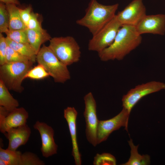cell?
<instances>
[{
    "mask_svg": "<svg viewBox=\"0 0 165 165\" xmlns=\"http://www.w3.org/2000/svg\"><path fill=\"white\" fill-rule=\"evenodd\" d=\"M44 163L35 154L28 152L22 153L20 165H44Z\"/></svg>",
    "mask_w": 165,
    "mask_h": 165,
    "instance_id": "484cf974",
    "label": "cell"
},
{
    "mask_svg": "<svg viewBox=\"0 0 165 165\" xmlns=\"http://www.w3.org/2000/svg\"><path fill=\"white\" fill-rule=\"evenodd\" d=\"M11 40L19 43H28L27 28L23 29L9 30L5 33Z\"/></svg>",
    "mask_w": 165,
    "mask_h": 165,
    "instance_id": "cb8c5ba5",
    "label": "cell"
},
{
    "mask_svg": "<svg viewBox=\"0 0 165 165\" xmlns=\"http://www.w3.org/2000/svg\"><path fill=\"white\" fill-rule=\"evenodd\" d=\"M36 61L42 65L55 82L64 83L71 78L68 66L61 62L48 46L43 45L37 53Z\"/></svg>",
    "mask_w": 165,
    "mask_h": 165,
    "instance_id": "277c9868",
    "label": "cell"
},
{
    "mask_svg": "<svg viewBox=\"0 0 165 165\" xmlns=\"http://www.w3.org/2000/svg\"><path fill=\"white\" fill-rule=\"evenodd\" d=\"M32 7L31 5L24 9H20V13L21 19L26 27L30 19Z\"/></svg>",
    "mask_w": 165,
    "mask_h": 165,
    "instance_id": "f546056e",
    "label": "cell"
},
{
    "mask_svg": "<svg viewBox=\"0 0 165 165\" xmlns=\"http://www.w3.org/2000/svg\"><path fill=\"white\" fill-rule=\"evenodd\" d=\"M163 89H165V83L159 81H152L138 85L123 96V108L130 113L133 108L142 98Z\"/></svg>",
    "mask_w": 165,
    "mask_h": 165,
    "instance_id": "52a82bcc",
    "label": "cell"
},
{
    "mask_svg": "<svg viewBox=\"0 0 165 165\" xmlns=\"http://www.w3.org/2000/svg\"><path fill=\"white\" fill-rule=\"evenodd\" d=\"M9 17V30L27 28L23 22L20 13V8L14 4H5Z\"/></svg>",
    "mask_w": 165,
    "mask_h": 165,
    "instance_id": "e0dca14e",
    "label": "cell"
},
{
    "mask_svg": "<svg viewBox=\"0 0 165 165\" xmlns=\"http://www.w3.org/2000/svg\"><path fill=\"white\" fill-rule=\"evenodd\" d=\"M138 33L164 35L165 33V14L146 15L135 27Z\"/></svg>",
    "mask_w": 165,
    "mask_h": 165,
    "instance_id": "7c38bea8",
    "label": "cell"
},
{
    "mask_svg": "<svg viewBox=\"0 0 165 165\" xmlns=\"http://www.w3.org/2000/svg\"><path fill=\"white\" fill-rule=\"evenodd\" d=\"M30 61L34 63L30 58L21 54L8 46L6 54V63Z\"/></svg>",
    "mask_w": 165,
    "mask_h": 165,
    "instance_id": "603a6c76",
    "label": "cell"
},
{
    "mask_svg": "<svg viewBox=\"0 0 165 165\" xmlns=\"http://www.w3.org/2000/svg\"><path fill=\"white\" fill-rule=\"evenodd\" d=\"M146 15V9L142 0H133L123 9L116 14L121 24L136 27Z\"/></svg>",
    "mask_w": 165,
    "mask_h": 165,
    "instance_id": "30bf717a",
    "label": "cell"
},
{
    "mask_svg": "<svg viewBox=\"0 0 165 165\" xmlns=\"http://www.w3.org/2000/svg\"><path fill=\"white\" fill-rule=\"evenodd\" d=\"M38 14L31 12L30 19L27 26L29 29L42 31L44 30L38 20Z\"/></svg>",
    "mask_w": 165,
    "mask_h": 165,
    "instance_id": "83f0119b",
    "label": "cell"
},
{
    "mask_svg": "<svg viewBox=\"0 0 165 165\" xmlns=\"http://www.w3.org/2000/svg\"><path fill=\"white\" fill-rule=\"evenodd\" d=\"M118 6V4L105 5L96 0H91L85 15L77 20L76 24L87 28L94 35L114 17Z\"/></svg>",
    "mask_w": 165,
    "mask_h": 165,
    "instance_id": "7a4b0ae2",
    "label": "cell"
},
{
    "mask_svg": "<svg viewBox=\"0 0 165 165\" xmlns=\"http://www.w3.org/2000/svg\"><path fill=\"white\" fill-rule=\"evenodd\" d=\"M31 132L30 128L26 124L9 129L4 134L9 141L7 148L16 151L20 146L26 143Z\"/></svg>",
    "mask_w": 165,
    "mask_h": 165,
    "instance_id": "9a60e30c",
    "label": "cell"
},
{
    "mask_svg": "<svg viewBox=\"0 0 165 165\" xmlns=\"http://www.w3.org/2000/svg\"><path fill=\"white\" fill-rule=\"evenodd\" d=\"M130 113L123 108L117 115L106 120H99L97 130V144L106 141L113 131L118 130L122 127L128 130V124Z\"/></svg>",
    "mask_w": 165,
    "mask_h": 165,
    "instance_id": "9c48e42d",
    "label": "cell"
},
{
    "mask_svg": "<svg viewBox=\"0 0 165 165\" xmlns=\"http://www.w3.org/2000/svg\"><path fill=\"white\" fill-rule=\"evenodd\" d=\"M19 103L10 94L9 90L0 79V106L9 111L18 108Z\"/></svg>",
    "mask_w": 165,
    "mask_h": 165,
    "instance_id": "ac0fdd59",
    "label": "cell"
},
{
    "mask_svg": "<svg viewBox=\"0 0 165 165\" xmlns=\"http://www.w3.org/2000/svg\"><path fill=\"white\" fill-rule=\"evenodd\" d=\"M142 37L137 32L135 27L122 25L119 30L113 43L98 53L101 60L120 61L141 43Z\"/></svg>",
    "mask_w": 165,
    "mask_h": 165,
    "instance_id": "6da1fadb",
    "label": "cell"
},
{
    "mask_svg": "<svg viewBox=\"0 0 165 165\" xmlns=\"http://www.w3.org/2000/svg\"><path fill=\"white\" fill-rule=\"evenodd\" d=\"M22 153L18 151H13L0 147V159L5 161L7 165H20Z\"/></svg>",
    "mask_w": 165,
    "mask_h": 165,
    "instance_id": "44dd1931",
    "label": "cell"
},
{
    "mask_svg": "<svg viewBox=\"0 0 165 165\" xmlns=\"http://www.w3.org/2000/svg\"><path fill=\"white\" fill-rule=\"evenodd\" d=\"M33 63L30 61L6 63L0 65V79L9 90L21 93L24 90L22 82Z\"/></svg>",
    "mask_w": 165,
    "mask_h": 165,
    "instance_id": "3957f363",
    "label": "cell"
},
{
    "mask_svg": "<svg viewBox=\"0 0 165 165\" xmlns=\"http://www.w3.org/2000/svg\"><path fill=\"white\" fill-rule=\"evenodd\" d=\"M0 2L5 4H14L16 5H20V2L18 0H0Z\"/></svg>",
    "mask_w": 165,
    "mask_h": 165,
    "instance_id": "4dcf8cb0",
    "label": "cell"
},
{
    "mask_svg": "<svg viewBox=\"0 0 165 165\" xmlns=\"http://www.w3.org/2000/svg\"><path fill=\"white\" fill-rule=\"evenodd\" d=\"M40 133L42 141L41 151L42 156L46 158L57 153L58 146L54 139L53 128L46 123L37 121L33 126Z\"/></svg>",
    "mask_w": 165,
    "mask_h": 165,
    "instance_id": "8fae6325",
    "label": "cell"
},
{
    "mask_svg": "<svg viewBox=\"0 0 165 165\" xmlns=\"http://www.w3.org/2000/svg\"><path fill=\"white\" fill-rule=\"evenodd\" d=\"M49 46L58 59L67 66L77 62L80 60L81 54L80 46L72 36L51 38Z\"/></svg>",
    "mask_w": 165,
    "mask_h": 165,
    "instance_id": "5b68a950",
    "label": "cell"
},
{
    "mask_svg": "<svg viewBox=\"0 0 165 165\" xmlns=\"http://www.w3.org/2000/svg\"><path fill=\"white\" fill-rule=\"evenodd\" d=\"M28 43L32 47L37 54L40 49L41 45L51 38L46 31L29 29L27 28Z\"/></svg>",
    "mask_w": 165,
    "mask_h": 165,
    "instance_id": "2e32d148",
    "label": "cell"
},
{
    "mask_svg": "<svg viewBox=\"0 0 165 165\" xmlns=\"http://www.w3.org/2000/svg\"><path fill=\"white\" fill-rule=\"evenodd\" d=\"M84 112L86 123V134L87 140L93 146L97 145V130L99 120L97 115V105L92 93L89 92L84 97Z\"/></svg>",
    "mask_w": 165,
    "mask_h": 165,
    "instance_id": "ba28073f",
    "label": "cell"
},
{
    "mask_svg": "<svg viewBox=\"0 0 165 165\" xmlns=\"http://www.w3.org/2000/svg\"><path fill=\"white\" fill-rule=\"evenodd\" d=\"M131 148L130 156L129 160L123 165H147L150 163V157L147 155H141L138 153V148L139 145H134L132 140L128 141Z\"/></svg>",
    "mask_w": 165,
    "mask_h": 165,
    "instance_id": "ffe728a7",
    "label": "cell"
},
{
    "mask_svg": "<svg viewBox=\"0 0 165 165\" xmlns=\"http://www.w3.org/2000/svg\"><path fill=\"white\" fill-rule=\"evenodd\" d=\"M6 40L8 46L21 54L28 57L35 63L36 61L37 53L29 43H19L14 42L7 37Z\"/></svg>",
    "mask_w": 165,
    "mask_h": 165,
    "instance_id": "d6986e66",
    "label": "cell"
},
{
    "mask_svg": "<svg viewBox=\"0 0 165 165\" xmlns=\"http://www.w3.org/2000/svg\"><path fill=\"white\" fill-rule=\"evenodd\" d=\"M0 165H7L6 162L4 160L0 159Z\"/></svg>",
    "mask_w": 165,
    "mask_h": 165,
    "instance_id": "1f68e13d",
    "label": "cell"
},
{
    "mask_svg": "<svg viewBox=\"0 0 165 165\" xmlns=\"http://www.w3.org/2000/svg\"><path fill=\"white\" fill-rule=\"evenodd\" d=\"M49 76V74L44 67L42 65L38 64L37 66L31 68L28 72L24 77V79L30 78L33 79L39 80L46 78Z\"/></svg>",
    "mask_w": 165,
    "mask_h": 165,
    "instance_id": "7402d4cb",
    "label": "cell"
},
{
    "mask_svg": "<svg viewBox=\"0 0 165 165\" xmlns=\"http://www.w3.org/2000/svg\"><path fill=\"white\" fill-rule=\"evenodd\" d=\"M9 30V17L6 4L0 3V32L6 33Z\"/></svg>",
    "mask_w": 165,
    "mask_h": 165,
    "instance_id": "4316f807",
    "label": "cell"
},
{
    "mask_svg": "<svg viewBox=\"0 0 165 165\" xmlns=\"http://www.w3.org/2000/svg\"><path fill=\"white\" fill-rule=\"evenodd\" d=\"M64 117L68 124L72 144V155L76 165L82 164L81 154L78 148L76 134V120L78 112L73 107H68L64 110Z\"/></svg>",
    "mask_w": 165,
    "mask_h": 165,
    "instance_id": "4fadbf2b",
    "label": "cell"
},
{
    "mask_svg": "<svg viewBox=\"0 0 165 165\" xmlns=\"http://www.w3.org/2000/svg\"><path fill=\"white\" fill-rule=\"evenodd\" d=\"M8 44L6 37L0 33V65L6 63V57Z\"/></svg>",
    "mask_w": 165,
    "mask_h": 165,
    "instance_id": "f1b7e54d",
    "label": "cell"
},
{
    "mask_svg": "<svg viewBox=\"0 0 165 165\" xmlns=\"http://www.w3.org/2000/svg\"><path fill=\"white\" fill-rule=\"evenodd\" d=\"M122 26L116 15L112 19L93 36L88 43L89 50L95 51L99 53L109 46L114 41Z\"/></svg>",
    "mask_w": 165,
    "mask_h": 165,
    "instance_id": "8992f818",
    "label": "cell"
},
{
    "mask_svg": "<svg viewBox=\"0 0 165 165\" xmlns=\"http://www.w3.org/2000/svg\"><path fill=\"white\" fill-rule=\"evenodd\" d=\"M28 113L23 107L10 111L5 117L0 118V130L3 134L9 129L26 124Z\"/></svg>",
    "mask_w": 165,
    "mask_h": 165,
    "instance_id": "5bb4252c",
    "label": "cell"
},
{
    "mask_svg": "<svg viewBox=\"0 0 165 165\" xmlns=\"http://www.w3.org/2000/svg\"><path fill=\"white\" fill-rule=\"evenodd\" d=\"M116 160L115 157L109 153H97L94 157V165H115Z\"/></svg>",
    "mask_w": 165,
    "mask_h": 165,
    "instance_id": "d4e9b609",
    "label": "cell"
}]
</instances>
